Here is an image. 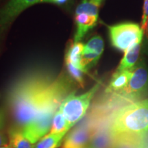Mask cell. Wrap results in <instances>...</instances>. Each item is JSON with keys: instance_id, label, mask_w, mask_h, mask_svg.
I'll return each instance as SVG.
<instances>
[{"instance_id": "6da1fadb", "label": "cell", "mask_w": 148, "mask_h": 148, "mask_svg": "<svg viewBox=\"0 0 148 148\" xmlns=\"http://www.w3.org/2000/svg\"><path fill=\"white\" fill-rule=\"evenodd\" d=\"M75 81L63 72L56 78L47 70L32 69L25 72L11 86L8 104L18 128L37 115L51 108L60 107L73 92Z\"/></svg>"}, {"instance_id": "7a4b0ae2", "label": "cell", "mask_w": 148, "mask_h": 148, "mask_svg": "<svg viewBox=\"0 0 148 148\" xmlns=\"http://www.w3.org/2000/svg\"><path fill=\"white\" fill-rule=\"evenodd\" d=\"M109 124L115 137L143 140L148 135V98L118 108L111 115Z\"/></svg>"}, {"instance_id": "3957f363", "label": "cell", "mask_w": 148, "mask_h": 148, "mask_svg": "<svg viewBox=\"0 0 148 148\" xmlns=\"http://www.w3.org/2000/svg\"><path fill=\"white\" fill-rule=\"evenodd\" d=\"M99 86L100 83H97L87 92L79 95H76L75 91H73L62 101L59 109L62 112L71 128L85 116L90 101Z\"/></svg>"}, {"instance_id": "277c9868", "label": "cell", "mask_w": 148, "mask_h": 148, "mask_svg": "<svg viewBox=\"0 0 148 148\" xmlns=\"http://www.w3.org/2000/svg\"><path fill=\"white\" fill-rule=\"evenodd\" d=\"M148 93V69L143 62L132 69V75L128 84L121 91L113 93L116 97L127 101H139Z\"/></svg>"}, {"instance_id": "5b68a950", "label": "cell", "mask_w": 148, "mask_h": 148, "mask_svg": "<svg viewBox=\"0 0 148 148\" xmlns=\"http://www.w3.org/2000/svg\"><path fill=\"white\" fill-rule=\"evenodd\" d=\"M112 45L122 51H126L133 44L142 41L143 31L138 24L122 23L108 26Z\"/></svg>"}, {"instance_id": "8992f818", "label": "cell", "mask_w": 148, "mask_h": 148, "mask_svg": "<svg viewBox=\"0 0 148 148\" xmlns=\"http://www.w3.org/2000/svg\"><path fill=\"white\" fill-rule=\"evenodd\" d=\"M58 108L59 107L54 106L47 109L20 128L29 142L36 143L49 132L53 117Z\"/></svg>"}, {"instance_id": "52a82bcc", "label": "cell", "mask_w": 148, "mask_h": 148, "mask_svg": "<svg viewBox=\"0 0 148 148\" xmlns=\"http://www.w3.org/2000/svg\"><path fill=\"white\" fill-rule=\"evenodd\" d=\"M103 119L92 116L77 125L64 138L62 148H79L88 145L90 138Z\"/></svg>"}, {"instance_id": "ba28073f", "label": "cell", "mask_w": 148, "mask_h": 148, "mask_svg": "<svg viewBox=\"0 0 148 148\" xmlns=\"http://www.w3.org/2000/svg\"><path fill=\"white\" fill-rule=\"evenodd\" d=\"M40 3V0H8L0 8V45L5 32L15 18L25 9Z\"/></svg>"}, {"instance_id": "9c48e42d", "label": "cell", "mask_w": 148, "mask_h": 148, "mask_svg": "<svg viewBox=\"0 0 148 148\" xmlns=\"http://www.w3.org/2000/svg\"><path fill=\"white\" fill-rule=\"evenodd\" d=\"M116 137L111 132L109 121L102 120L90 138L88 145L90 148H113Z\"/></svg>"}, {"instance_id": "30bf717a", "label": "cell", "mask_w": 148, "mask_h": 148, "mask_svg": "<svg viewBox=\"0 0 148 148\" xmlns=\"http://www.w3.org/2000/svg\"><path fill=\"white\" fill-rule=\"evenodd\" d=\"M97 18V16L88 15L86 14L75 15V21L77 25V29L74 36V42H78L82 40L86 33L95 26Z\"/></svg>"}, {"instance_id": "8fae6325", "label": "cell", "mask_w": 148, "mask_h": 148, "mask_svg": "<svg viewBox=\"0 0 148 148\" xmlns=\"http://www.w3.org/2000/svg\"><path fill=\"white\" fill-rule=\"evenodd\" d=\"M132 75V69L123 71H116L112 75L105 92L106 93H116L125 88L128 84Z\"/></svg>"}, {"instance_id": "7c38bea8", "label": "cell", "mask_w": 148, "mask_h": 148, "mask_svg": "<svg viewBox=\"0 0 148 148\" xmlns=\"http://www.w3.org/2000/svg\"><path fill=\"white\" fill-rule=\"evenodd\" d=\"M141 42L138 41L135 42L125 51L124 56L120 62L116 71H123L125 70L132 69L136 66V63L139 58Z\"/></svg>"}, {"instance_id": "4fadbf2b", "label": "cell", "mask_w": 148, "mask_h": 148, "mask_svg": "<svg viewBox=\"0 0 148 148\" xmlns=\"http://www.w3.org/2000/svg\"><path fill=\"white\" fill-rule=\"evenodd\" d=\"M9 144L12 148H34V144L29 142L16 127L10 128L8 132Z\"/></svg>"}, {"instance_id": "5bb4252c", "label": "cell", "mask_w": 148, "mask_h": 148, "mask_svg": "<svg viewBox=\"0 0 148 148\" xmlns=\"http://www.w3.org/2000/svg\"><path fill=\"white\" fill-rule=\"evenodd\" d=\"M66 133L53 134L49 132L34 144V148H58L63 142V139Z\"/></svg>"}, {"instance_id": "9a60e30c", "label": "cell", "mask_w": 148, "mask_h": 148, "mask_svg": "<svg viewBox=\"0 0 148 148\" xmlns=\"http://www.w3.org/2000/svg\"><path fill=\"white\" fill-rule=\"evenodd\" d=\"M84 47V45L80 42L72 44L65 55V62H69L80 69V60Z\"/></svg>"}, {"instance_id": "2e32d148", "label": "cell", "mask_w": 148, "mask_h": 148, "mask_svg": "<svg viewBox=\"0 0 148 148\" xmlns=\"http://www.w3.org/2000/svg\"><path fill=\"white\" fill-rule=\"evenodd\" d=\"M70 129L71 127L68 124L67 121L66 120L62 112L58 108L53 117L49 132L53 133V134H59V133L63 132L67 133Z\"/></svg>"}, {"instance_id": "e0dca14e", "label": "cell", "mask_w": 148, "mask_h": 148, "mask_svg": "<svg viewBox=\"0 0 148 148\" xmlns=\"http://www.w3.org/2000/svg\"><path fill=\"white\" fill-rule=\"evenodd\" d=\"M99 5L100 4L95 2L93 0H82V2L77 5L75 10V15L86 14L98 17Z\"/></svg>"}, {"instance_id": "ac0fdd59", "label": "cell", "mask_w": 148, "mask_h": 148, "mask_svg": "<svg viewBox=\"0 0 148 148\" xmlns=\"http://www.w3.org/2000/svg\"><path fill=\"white\" fill-rule=\"evenodd\" d=\"M103 51V41L101 36H95L84 45L82 53H92L101 56Z\"/></svg>"}, {"instance_id": "d6986e66", "label": "cell", "mask_w": 148, "mask_h": 148, "mask_svg": "<svg viewBox=\"0 0 148 148\" xmlns=\"http://www.w3.org/2000/svg\"><path fill=\"white\" fill-rule=\"evenodd\" d=\"M143 140L130 137H116L113 148H143Z\"/></svg>"}, {"instance_id": "ffe728a7", "label": "cell", "mask_w": 148, "mask_h": 148, "mask_svg": "<svg viewBox=\"0 0 148 148\" xmlns=\"http://www.w3.org/2000/svg\"><path fill=\"white\" fill-rule=\"evenodd\" d=\"M65 62L66 66V70H67L69 75L75 82L79 84V86L83 87L84 84V75H83V73H84V72L82 71V70L79 69L78 68L74 66L73 64L70 63V62Z\"/></svg>"}, {"instance_id": "44dd1931", "label": "cell", "mask_w": 148, "mask_h": 148, "mask_svg": "<svg viewBox=\"0 0 148 148\" xmlns=\"http://www.w3.org/2000/svg\"><path fill=\"white\" fill-rule=\"evenodd\" d=\"M148 19V0H144L143 3V17H142L141 21V28L144 32V29H145L146 22Z\"/></svg>"}, {"instance_id": "7402d4cb", "label": "cell", "mask_w": 148, "mask_h": 148, "mask_svg": "<svg viewBox=\"0 0 148 148\" xmlns=\"http://www.w3.org/2000/svg\"><path fill=\"white\" fill-rule=\"evenodd\" d=\"M5 110L3 108H0V130H2L5 123Z\"/></svg>"}, {"instance_id": "603a6c76", "label": "cell", "mask_w": 148, "mask_h": 148, "mask_svg": "<svg viewBox=\"0 0 148 148\" xmlns=\"http://www.w3.org/2000/svg\"><path fill=\"white\" fill-rule=\"evenodd\" d=\"M9 143L8 134H6L3 130H0V147Z\"/></svg>"}, {"instance_id": "cb8c5ba5", "label": "cell", "mask_w": 148, "mask_h": 148, "mask_svg": "<svg viewBox=\"0 0 148 148\" xmlns=\"http://www.w3.org/2000/svg\"><path fill=\"white\" fill-rule=\"evenodd\" d=\"M144 32H145V38H146V42L147 45H148V19L147 22H146L145 29H144Z\"/></svg>"}, {"instance_id": "d4e9b609", "label": "cell", "mask_w": 148, "mask_h": 148, "mask_svg": "<svg viewBox=\"0 0 148 148\" xmlns=\"http://www.w3.org/2000/svg\"><path fill=\"white\" fill-rule=\"evenodd\" d=\"M68 0H52V3H56V4H63V3H66Z\"/></svg>"}, {"instance_id": "484cf974", "label": "cell", "mask_w": 148, "mask_h": 148, "mask_svg": "<svg viewBox=\"0 0 148 148\" xmlns=\"http://www.w3.org/2000/svg\"><path fill=\"white\" fill-rule=\"evenodd\" d=\"M40 3H52V0H40Z\"/></svg>"}, {"instance_id": "4316f807", "label": "cell", "mask_w": 148, "mask_h": 148, "mask_svg": "<svg viewBox=\"0 0 148 148\" xmlns=\"http://www.w3.org/2000/svg\"><path fill=\"white\" fill-rule=\"evenodd\" d=\"M0 148H12V147H11L10 144L8 143V144H6V145L1 146V147H0Z\"/></svg>"}, {"instance_id": "83f0119b", "label": "cell", "mask_w": 148, "mask_h": 148, "mask_svg": "<svg viewBox=\"0 0 148 148\" xmlns=\"http://www.w3.org/2000/svg\"><path fill=\"white\" fill-rule=\"evenodd\" d=\"M93 1H95V2H97V3H99V4H101V1H103V0H93Z\"/></svg>"}, {"instance_id": "f1b7e54d", "label": "cell", "mask_w": 148, "mask_h": 148, "mask_svg": "<svg viewBox=\"0 0 148 148\" xmlns=\"http://www.w3.org/2000/svg\"><path fill=\"white\" fill-rule=\"evenodd\" d=\"M79 148H90L89 146L88 145H86V146H84V147H79Z\"/></svg>"}, {"instance_id": "f546056e", "label": "cell", "mask_w": 148, "mask_h": 148, "mask_svg": "<svg viewBox=\"0 0 148 148\" xmlns=\"http://www.w3.org/2000/svg\"><path fill=\"white\" fill-rule=\"evenodd\" d=\"M1 1V0H0V1Z\"/></svg>"}]
</instances>
